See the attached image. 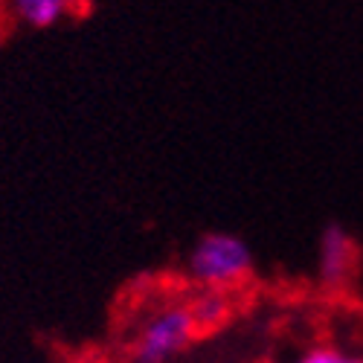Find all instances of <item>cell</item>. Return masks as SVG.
<instances>
[{
	"label": "cell",
	"instance_id": "52a82bcc",
	"mask_svg": "<svg viewBox=\"0 0 363 363\" xmlns=\"http://www.w3.org/2000/svg\"><path fill=\"white\" fill-rule=\"evenodd\" d=\"M0 6H4V0H0Z\"/></svg>",
	"mask_w": 363,
	"mask_h": 363
},
{
	"label": "cell",
	"instance_id": "5b68a950",
	"mask_svg": "<svg viewBox=\"0 0 363 363\" xmlns=\"http://www.w3.org/2000/svg\"><path fill=\"white\" fill-rule=\"evenodd\" d=\"M189 308H192V320H195L198 331H213V328L224 325L233 311L227 291H201L189 302Z\"/></svg>",
	"mask_w": 363,
	"mask_h": 363
},
{
	"label": "cell",
	"instance_id": "277c9868",
	"mask_svg": "<svg viewBox=\"0 0 363 363\" xmlns=\"http://www.w3.org/2000/svg\"><path fill=\"white\" fill-rule=\"evenodd\" d=\"M0 12L18 26L50 29L82 12V0H4Z\"/></svg>",
	"mask_w": 363,
	"mask_h": 363
},
{
	"label": "cell",
	"instance_id": "3957f363",
	"mask_svg": "<svg viewBox=\"0 0 363 363\" xmlns=\"http://www.w3.org/2000/svg\"><path fill=\"white\" fill-rule=\"evenodd\" d=\"M354 264H357L354 238L337 224L325 227V233L320 235V250H317V277L323 288L325 291L346 288V282L354 274Z\"/></svg>",
	"mask_w": 363,
	"mask_h": 363
},
{
	"label": "cell",
	"instance_id": "7a4b0ae2",
	"mask_svg": "<svg viewBox=\"0 0 363 363\" xmlns=\"http://www.w3.org/2000/svg\"><path fill=\"white\" fill-rule=\"evenodd\" d=\"M198 337L189 302H166L155 308L131 340V363H174Z\"/></svg>",
	"mask_w": 363,
	"mask_h": 363
},
{
	"label": "cell",
	"instance_id": "8992f818",
	"mask_svg": "<svg viewBox=\"0 0 363 363\" xmlns=\"http://www.w3.org/2000/svg\"><path fill=\"white\" fill-rule=\"evenodd\" d=\"M296 363H363V354L346 352V349H337V346H317V349L302 354Z\"/></svg>",
	"mask_w": 363,
	"mask_h": 363
},
{
	"label": "cell",
	"instance_id": "6da1fadb",
	"mask_svg": "<svg viewBox=\"0 0 363 363\" xmlns=\"http://www.w3.org/2000/svg\"><path fill=\"white\" fill-rule=\"evenodd\" d=\"M253 270L247 241L233 233H209L195 241L186 259V274L201 291H230L241 285Z\"/></svg>",
	"mask_w": 363,
	"mask_h": 363
}]
</instances>
